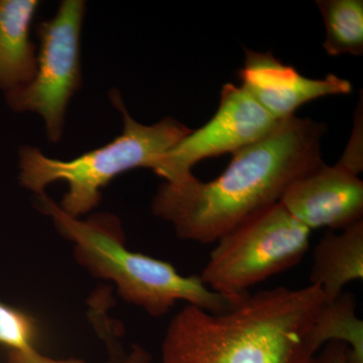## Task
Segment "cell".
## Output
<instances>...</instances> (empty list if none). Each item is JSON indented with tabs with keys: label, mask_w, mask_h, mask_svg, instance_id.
Instances as JSON below:
<instances>
[{
	"label": "cell",
	"mask_w": 363,
	"mask_h": 363,
	"mask_svg": "<svg viewBox=\"0 0 363 363\" xmlns=\"http://www.w3.org/2000/svg\"><path fill=\"white\" fill-rule=\"evenodd\" d=\"M326 126L294 116L269 135L236 150L213 181L195 176L162 184L152 213L169 222L181 240L214 243L253 214L279 202L286 189L323 164Z\"/></svg>",
	"instance_id": "cell-1"
},
{
	"label": "cell",
	"mask_w": 363,
	"mask_h": 363,
	"mask_svg": "<svg viewBox=\"0 0 363 363\" xmlns=\"http://www.w3.org/2000/svg\"><path fill=\"white\" fill-rule=\"evenodd\" d=\"M39 327L28 313L0 300V345L11 351L37 350Z\"/></svg>",
	"instance_id": "cell-14"
},
{
	"label": "cell",
	"mask_w": 363,
	"mask_h": 363,
	"mask_svg": "<svg viewBox=\"0 0 363 363\" xmlns=\"http://www.w3.org/2000/svg\"><path fill=\"white\" fill-rule=\"evenodd\" d=\"M357 302L350 293H342L324 302L309 333L310 344L318 352L325 344L341 342L350 350V363H363V321L355 312Z\"/></svg>",
	"instance_id": "cell-12"
},
{
	"label": "cell",
	"mask_w": 363,
	"mask_h": 363,
	"mask_svg": "<svg viewBox=\"0 0 363 363\" xmlns=\"http://www.w3.org/2000/svg\"><path fill=\"white\" fill-rule=\"evenodd\" d=\"M109 97L123 121V133L111 143L67 161L47 157L28 145L18 152L21 185L42 195L55 182H65L68 192L59 206L77 218L99 204L102 190L117 176L133 169H152L192 130L173 117L152 125L138 123L126 111L118 91H111Z\"/></svg>",
	"instance_id": "cell-4"
},
{
	"label": "cell",
	"mask_w": 363,
	"mask_h": 363,
	"mask_svg": "<svg viewBox=\"0 0 363 363\" xmlns=\"http://www.w3.org/2000/svg\"><path fill=\"white\" fill-rule=\"evenodd\" d=\"M86 4L82 0H64L54 18L37 26L40 51L32 82L6 95L16 112L39 114L49 142L61 140L71 98L82 85L80 39Z\"/></svg>",
	"instance_id": "cell-6"
},
{
	"label": "cell",
	"mask_w": 363,
	"mask_h": 363,
	"mask_svg": "<svg viewBox=\"0 0 363 363\" xmlns=\"http://www.w3.org/2000/svg\"><path fill=\"white\" fill-rule=\"evenodd\" d=\"M276 121L242 86L227 83L222 87L218 108L209 121L191 130L155 164L152 171L166 183L194 176L193 167L209 157L233 154L257 143L277 128Z\"/></svg>",
	"instance_id": "cell-7"
},
{
	"label": "cell",
	"mask_w": 363,
	"mask_h": 363,
	"mask_svg": "<svg viewBox=\"0 0 363 363\" xmlns=\"http://www.w3.org/2000/svg\"><path fill=\"white\" fill-rule=\"evenodd\" d=\"M357 113L350 145L346 147L342 157L338 162L359 175L363 169L362 104H360V108L357 109Z\"/></svg>",
	"instance_id": "cell-16"
},
{
	"label": "cell",
	"mask_w": 363,
	"mask_h": 363,
	"mask_svg": "<svg viewBox=\"0 0 363 363\" xmlns=\"http://www.w3.org/2000/svg\"><path fill=\"white\" fill-rule=\"evenodd\" d=\"M279 203L311 231L322 227L345 229L362 220L363 182L339 162H323L294 182Z\"/></svg>",
	"instance_id": "cell-8"
},
{
	"label": "cell",
	"mask_w": 363,
	"mask_h": 363,
	"mask_svg": "<svg viewBox=\"0 0 363 363\" xmlns=\"http://www.w3.org/2000/svg\"><path fill=\"white\" fill-rule=\"evenodd\" d=\"M324 303L318 286L248 293L226 311L186 305L169 322L162 363H310L309 333Z\"/></svg>",
	"instance_id": "cell-2"
},
{
	"label": "cell",
	"mask_w": 363,
	"mask_h": 363,
	"mask_svg": "<svg viewBox=\"0 0 363 363\" xmlns=\"http://www.w3.org/2000/svg\"><path fill=\"white\" fill-rule=\"evenodd\" d=\"M362 279L363 220L341 233H325L313 252L310 285L319 286L328 303L337 298L348 283Z\"/></svg>",
	"instance_id": "cell-11"
},
{
	"label": "cell",
	"mask_w": 363,
	"mask_h": 363,
	"mask_svg": "<svg viewBox=\"0 0 363 363\" xmlns=\"http://www.w3.org/2000/svg\"><path fill=\"white\" fill-rule=\"evenodd\" d=\"M323 18V48L329 56H362L363 54L362 0H319Z\"/></svg>",
	"instance_id": "cell-13"
},
{
	"label": "cell",
	"mask_w": 363,
	"mask_h": 363,
	"mask_svg": "<svg viewBox=\"0 0 363 363\" xmlns=\"http://www.w3.org/2000/svg\"><path fill=\"white\" fill-rule=\"evenodd\" d=\"M39 206L73 243L81 266L96 278L113 281L121 298L150 316L166 315L178 302L215 314L236 304L210 290L200 276H182L169 262L131 252L114 215L93 214L82 220L67 214L45 193L40 195Z\"/></svg>",
	"instance_id": "cell-3"
},
{
	"label": "cell",
	"mask_w": 363,
	"mask_h": 363,
	"mask_svg": "<svg viewBox=\"0 0 363 363\" xmlns=\"http://www.w3.org/2000/svg\"><path fill=\"white\" fill-rule=\"evenodd\" d=\"M311 233L276 203L219 238L200 278L210 290L238 303L252 286L298 264Z\"/></svg>",
	"instance_id": "cell-5"
},
{
	"label": "cell",
	"mask_w": 363,
	"mask_h": 363,
	"mask_svg": "<svg viewBox=\"0 0 363 363\" xmlns=\"http://www.w3.org/2000/svg\"><path fill=\"white\" fill-rule=\"evenodd\" d=\"M38 0H0V91L11 94L26 87L37 71L30 26Z\"/></svg>",
	"instance_id": "cell-10"
},
{
	"label": "cell",
	"mask_w": 363,
	"mask_h": 363,
	"mask_svg": "<svg viewBox=\"0 0 363 363\" xmlns=\"http://www.w3.org/2000/svg\"><path fill=\"white\" fill-rule=\"evenodd\" d=\"M245 52V64L238 72L241 86L276 121L290 118L298 107L317 98L352 92L350 81L333 74L308 78L284 65L271 52Z\"/></svg>",
	"instance_id": "cell-9"
},
{
	"label": "cell",
	"mask_w": 363,
	"mask_h": 363,
	"mask_svg": "<svg viewBox=\"0 0 363 363\" xmlns=\"http://www.w3.org/2000/svg\"><path fill=\"white\" fill-rule=\"evenodd\" d=\"M310 363H350V350L346 344L336 341L325 344Z\"/></svg>",
	"instance_id": "cell-17"
},
{
	"label": "cell",
	"mask_w": 363,
	"mask_h": 363,
	"mask_svg": "<svg viewBox=\"0 0 363 363\" xmlns=\"http://www.w3.org/2000/svg\"><path fill=\"white\" fill-rule=\"evenodd\" d=\"M150 355L143 348L135 347L123 363H150ZM9 363H85L79 359H54L45 357L37 350L9 351Z\"/></svg>",
	"instance_id": "cell-15"
}]
</instances>
